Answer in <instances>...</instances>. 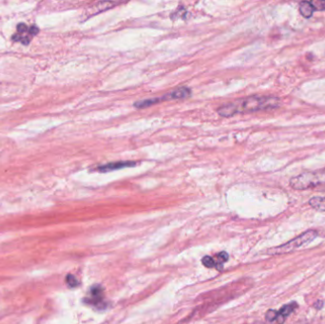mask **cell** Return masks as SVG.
<instances>
[{
  "label": "cell",
  "mask_w": 325,
  "mask_h": 324,
  "mask_svg": "<svg viewBox=\"0 0 325 324\" xmlns=\"http://www.w3.org/2000/svg\"><path fill=\"white\" fill-rule=\"evenodd\" d=\"M317 232L316 230H308L306 232H304L303 234L299 235L298 237H296L295 239L291 240L288 243H284L280 246L277 247H273L269 249L267 253L269 255H282V254H286V253L292 252L298 249L301 246H304L309 243H311L312 241H314L317 237Z\"/></svg>",
  "instance_id": "3"
},
{
  "label": "cell",
  "mask_w": 325,
  "mask_h": 324,
  "mask_svg": "<svg viewBox=\"0 0 325 324\" xmlns=\"http://www.w3.org/2000/svg\"><path fill=\"white\" fill-rule=\"evenodd\" d=\"M39 29L36 25L31 27L25 23H20L18 25V33L13 36V40L16 42H21L23 45H28L32 38L38 34Z\"/></svg>",
  "instance_id": "4"
},
{
  "label": "cell",
  "mask_w": 325,
  "mask_h": 324,
  "mask_svg": "<svg viewBox=\"0 0 325 324\" xmlns=\"http://www.w3.org/2000/svg\"><path fill=\"white\" fill-rule=\"evenodd\" d=\"M297 306H298V304L296 302H291L289 304H286V305L281 307L280 311H278V318H277L276 321L279 324L283 323L284 320H285V318L291 313L294 312V310L296 309V307Z\"/></svg>",
  "instance_id": "8"
},
{
  "label": "cell",
  "mask_w": 325,
  "mask_h": 324,
  "mask_svg": "<svg viewBox=\"0 0 325 324\" xmlns=\"http://www.w3.org/2000/svg\"><path fill=\"white\" fill-rule=\"evenodd\" d=\"M322 305H323V302H322L321 300H318V301L316 302V304H315V307L317 308V309H320V308L322 307Z\"/></svg>",
  "instance_id": "17"
},
{
  "label": "cell",
  "mask_w": 325,
  "mask_h": 324,
  "mask_svg": "<svg viewBox=\"0 0 325 324\" xmlns=\"http://www.w3.org/2000/svg\"><path fill=\"white\" fill-rule=\"evenodd\" d=\"M309 205L318 211H325V197H314L309 201Z\"/></svg>",
  "instance_id": "11"
},
{
  "label": "cell",
  "mask_w": 325,
  "mask_h": 324,
  "mask_svg": "<svg viewBox=\"0 0 325 324\" xmlns=\"http://www.w3.org/2000/svg\"><path fill=\"white\" fill-rule=\"evenodd\" d=\"M104 300V291L99 285H94L90 290V297L87 298V302L98 306Z\"/></svg>",
  "instance_id": "7"
},
{
  "label": "cell",
  "mask_w": 325,
  "mask_h": 324,
  "mask_svg": "<svg viewBox=\"0 0 325 324\" xmlns=\"http://www.w3.org/2000/svg\"><path fill=\"white\" fill-rule=\"evenodd\" d=\"M279 105L280 100L277 97L255 95L224 104L217 108V113L222 117H232L240 113H249L278 108Z\"/></svg>",
  "instance_id": "1"
},
{
  "label": "cell",
  "mask_w": 325,
  "mask_h": 324,
  "mask_svg": "<svg viewBox=\"0 0 325 324\" xmlns=\"http://www.w3.org/2000/svg\"><path fill=\"white\" fill-rule=\"evenodd\" d=\"M217 258V262H216V268L219 269V271L222 270L223 269V262H226L227 260H228V254L226 252H221L219 253L216 256Z\"/></svg>",
  "instance_id": "12"
},
{
  "label": "cell",
  "mask_w": 325,
  "mask_h": 324,
  "mask_svg": "<svg viewBox=\"0 0 325 324\" xmlns=\"http://www.w3.org/2000/svg\"><path fill=\"white\" fill-rule=\"evenodd\" d=\"M298 11H299L300 15L305 18H311L315 12L311 2H308V1H302L299 3Z\"/></svg>",
  "instance_id": "9"
},
{
  "label": "cell",
  "mask_w": 325,
  "mask_h": 324,
  "mask_svg": "<svg viewBox=\"0 0 325 324\" xmlns=\"http://www.w3.org/2000/svg\"><path fill=\"white\" fill-rule=\"evenodd\" d=\"M138 165V163L133 161H118V162L108 163L106 165L100 166L94 169V171L99 172H108V171H119L126 168H132Z\"/></svg>",
  "instance_id": "6"
},
{
  "label": "cell",
  "mask_w": 325,
  "mask_h": 324,
  "mask_svg": "<svg viewBox=\"0 0 325 324\" xmlns=\"http://www.w3.org/2000/svg\"><path fill=\"white\" fill-rule=\"evenodd\" d=\"M158 103H161V100H160V97H157V98H148V99H143L139 100L135 102L133 104L134 108H148V107H151L152 105H155V104H158Z\"/></svg>",
  "instance_id": "10"
},
{
  "label": "cell",
  "mask_w": 325,
  "mask_h": 324,
  "mask_svg": "<svg viewBox=\"0 0 325 324\" xmlns=\"http://www.w3.org/2000/svg\"><path fill=\"white\" fill-rule=\"evenodd\" d=\"M290 187L296 190H306L325 185V169L308 171L291 178Z\"/></svg>",
  "instance_id": "2"
},
{
  "label": "cell",
  "mask_w": 325,
  "mask_h": 324,
  "mask_svg": "<svg viewBox=\"0 0 325 324\" xmlns=\"http://www.w3.org/2000/svg\"><path fill=\"white\" fill-rule=\"evenodd\" d=\"M311 4L315 11H324L325 10V1H322V0L312 1Z\"/></svg>",
  "instance_id": "16"
},
{
  "label": "cell",
  "mask_w": 325,
  "mask_h": 324,
  "mask_svg": "<svg viewBox=\"0 0 325 324\" xmlns=\"http://www.w3.org/2000/svg\"><path fill=\"white\" fill-rule=\"evenodd\" d=\"M265 318L267 321H276L278 318V311L275 310H269L267 311V313L265 314Z\"/></svg>",
  "instance_id": "14"
},
{
  "label": "cell",
  "mask_w": 325,
  "mask_h": 324,
  "mask_svg": "<svg viewBox=\"0 0 325 324\" xmlns=\"http://www.w3.org/2000/svg\"><path fill=\"white\" fill-rule=\"evenodd\" d=\"M202 262L206 267H208V268L216 267V261H214L211 257H208V256L204 257L203 260H202Z\"/></svg>",
  "instance_id": "13"
},
{
  "label": "cell",
  "mask_w": 325,
  "mask_h": 324,
  "mask_svg": "<svg viewBox=\"0 0 325 324\" xmlns=\"http://www.w3.org/2000/svg\"><path fill=\"white\" fill-rule=\"evenodd\" d=\"M191 95H192L191 89L189 87L183 86L166 93L162 97H160V100L161 102H165V101H173V100L187 99Z\"/></svg>",
  "instance_id": "5"
},
{
  "label": "cell",
  "mask_w": 325,
  "mask_h": 324,
  "mask_svg": "<svg viewBox=\"0 0 325 324\" xmlns=\"http://www.w3.org/2000/svg\"><path fill=\"white\" fill-rule=\"evenodd\" d=\"M66 281H67V283H68V285L70 287H76L79 284L78 280L76 279V278L74 276H72V275H68L67 276V279H66Z\"/></svg>",
  "instance_id": "15"
}]
</instances>
